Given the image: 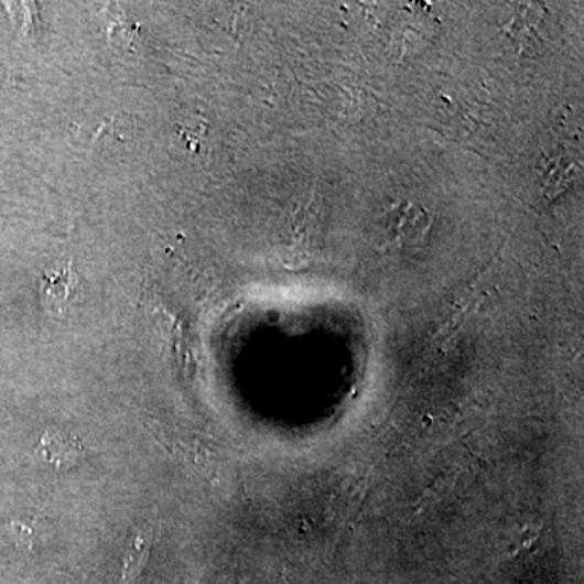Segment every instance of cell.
Here are the masks:
<instances>
[{
  "label": "cell",
  "instance_id": "obj_1",
  "mask_svg": "<svg viewBox=\"0 0 584 584\" xmlns=\"http://www.w3.org/2000/svg\"><path fill=\"white\" fill-rule=\"evenodd\" d=\"M431 226L432 216L424 206L401 202L381 218L380 237L385 249H411L425 239Z\"/></svg>",
  "mask_w": 584,
  "mask_h": 584
},
{
  "label": "cell",
  "instance_id": "obj_2",
  "mask_svg": "<svg viewBox=\"0 0 584 584\" xmlns=\"http://www.w3.org/2000/svg\"><path fill=\"white\" fill-rule=\"evenodd\" d=\"M154 544V528L143 524L133 529L132 536L127 541L122 560V580L126 583L136 582L137 576L145 569L150 559L151 548Z\"/></svg>",
  "mask_w": 584,
  "mask_h": 584
},
{
  "label": "cell",
  "instance_id": "obj_3",
  "mask_svg": "<svg viewBox=\"0 0 584 584\" xmlns=\"http://www.w3.org/2000/svg\"><path fill=\"white\" fill-rule=\"evenodd\" d=\"M40 455L44 462L57 467H67L80 462L84 445L80 440L58 431H47L41 439Z\"/></svg>",
  "mask_w": 584,
  "mask_h": 584
},
{
  "label": "cell",
  "instance_id": "obj_4",
  "mask_svg": "<svg viewBox=\"0 0 584 584\" xmlns=\"http://www.w3.org/2000/svg\"><path fill=\"white\" fill-rule=\"evenodd\" d=\"M71 271L67 273H57L56 277L46 278L43 284V298L46 309H57L64 304L71 294Z\"/></svg>",
  "mask_w": 584,
  "mask_h": 584
}]
</instances>
